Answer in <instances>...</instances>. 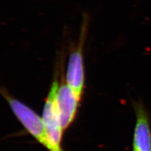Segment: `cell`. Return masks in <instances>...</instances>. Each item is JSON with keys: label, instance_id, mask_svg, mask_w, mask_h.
I'll return each instance as SVG.
<instances>
[{"label": "cell", "instance_id": "2", "mask_svg": "<svg viewBox=\"0 0 151 151\" xmlns=\"http://www.w3.org/2000/svg\"><path fill=\"white\" fill-rule=\"evenodd\" d=\"M86 31V27L84 24L78 46L69 54L66 72V84L80 98L83 94L85 88L83 46Z\"/></svg>", "mask_w": 151, "mask_h": 151}, {"label": "cell", "instance_id": "5", "mask_svg": "<svg viewBox=\"0 0 151 151\" xmlns=\"http://www.w3.org/2000/svg\"><path fill=\"white\" fill-rule=\"evenodd\" d=\"M133 151H151V127L148 113L141 104L135 106Z\"/></svg>", "mask_w": 151, "mask_h": 151}, {"label": "cell", "instance_id": "4", "mask_svg": "<svg viewBox=\"0 0 151 151\" xmlns=\"http://www.w3.org/2000/svg\"><path fill=\"white\" fill-rule=\"evenodd\" d=\"M81 98L67 84L58 87L55 94V104L63 131L73 122Z\"/></svg>", "mask_w": 151, "mask_h": 151}, {"label": "cell", "instance_id": "3", "mask_svg": "<svg viewBox=\"0 0 151 151\" xmlns=\"http://www.w3.org/2000/svg\"><path fill=\"white\" fill-rule=\"evenodd\" d=\"M59 84L55 81L49 90L43 110L42 120L46 127V133L52 145L58 151H63L61 146L62 129L55 104V94Z\"/></svg>", "mask_w": 151, "mask_h": 151}, {"label": "cell", "instance_id": "1", "mask_svg": "<svg viewBox=\"0 0 151 151\" xmlns=\"http://www.w3.org/2000/svg\"><path fill=\"white\" fill-rule=\"evenodd\" d=\"M0 92L6 99L19 122L29 134L48 151H58L49 140L42 118L27 105L11 97L5 90L0 88Z\"/></svg>", "mask_w": 151, "mask_h": 151}]
</instances>
